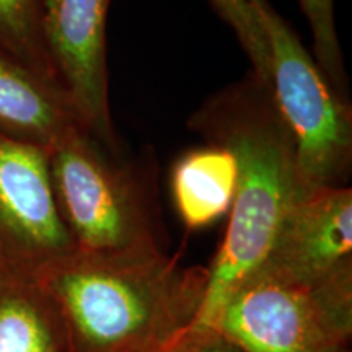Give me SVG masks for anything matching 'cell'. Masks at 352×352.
Instances as JSON below:
<instances>
[{
  "mask_svg": "<svg viewBox=\"0 0 352 352\" xmlns=\"http://www.w3.org/2000/svg\"><path fill=\"white\" fill-rule=\"evenodd\" d=\"M63 320L69 352H168L196 323L208 270L165 246L74 250L38 272Z\"/></svg>",
  "mask_w": 352,
  "mask_h": 352,
  "instance_id": "cell-1",
  "label": "cell"
},
{
  "mask_svg": "<svg viewBox=\"0 0 352 352\" xmlns=\"http://www.w3.org/2000/svg\"><path fill=\"white\" fill-rule=\"evenodd\" d=\"M188 124L206 142L230 148L240 165L227 232L208 267L204 302L192 324L214 328L232 294L266 261L285 215L308 189L271 88L254 74L215 94Z\"/></svg>",
  "mask_w": 352,
  "mask_h": 352,
  "instance_id": "cell-2",
  "label": "cell"
},
{
  "mask_svg": "<svg viewBox=\"0 0 352 352\" xmlns=\"http://www.w3.org/2000/svg\"><path fill=\"white\" fill-rule=\"evenodd\" d=\"M60 219L82 252L164 246L152 164L126 160L85 127L47 151Z\"/></svg>",
  "mask_w": 352,
  "mask_h": 352,
  "instance_id": "cell-3",
  "label": "cell"
},
{
  "mask_svg": "<svg viewBox=\"0 0 352 352\" xmlns=\"http://www.w3.org/2000/svg\"><path fill=\"white\" fill-rule=\"evenodd\" d=\"M267 50V85L296 148L300 183L346 186L352 168V111L267 0H248Z\"/></svg>",
  "mask_w": 352,
  "mask_h": 352,
  "instance_id": "cell-4",
  "label": "cell"
},
{
  "mask_svg": "<svg viewBox=\"0 0 352 352\" xmlns=\"http://www.w3.org/2000/svg\"><path fill=\"white\" fill-rule=\"evenodd\" d=\"M214 329L245 352H346L352 290L307 287L258 270L232 294Z\"/></svg>",
  "mask_w": 352,
  "mask_h": 352,
  "instance_id": "cell-5",
  "label": "cell"
},
{
  "mask_svg": "<svg viewBox=\"0 0 352 352\" xmlns=\"http://www.w3.org/2000/svg\"><path fill=\"white\" fill-rule=\"evenodd\" d=\"M74 250L52 192L47 151L0 132V271L38 274Z\"/></svg>",
  "mask_w": 352,
  "mask_h": 352,
  "instance_id": "cell-6",
  "label": "cell"
},
{
  "mask_svg": "<svg viewBox=\"0 0 352 352\" xmlns=\"http://www.w3.org/2000/svg\"><path fill=\"white\" fill-rule=\"evenodd\" d=\"M111 0H41V32L60 90L82 124L120 148L108 100L107 15Z\"/></svg>",
  "mask_w": 352,
  "mask_h": 352,
  "instance_id": "cell-7",
  "label": "cell"
},
{
  "mask_svg": "<svg viewBox=\"0 0 352 352\" xmlns=\"http://www.w3.org/2000/svg\"><path fill=\"white\" fill-rule=\"evenodd\" d=\"M259 270L307 287L352 290V189L305 192L285 215Z\"/></svg>",
  "mask_w": 352,
  "mask_h": 352,
  "instance_id": "cell-8",
  "label": "cell"
},
{
  "mask_svg": "<svg viewBox=\"0 0 352 352\" xmlns=\"http://www.w3.org/2000/svg\"><path fill=\"white\" fill-rule=\"evenodd\" d=\"M77 127L85 126L59 88L0 54L2 134L50 151Z\"/></svg>",
  "mask_w": 352,
  "mask_h": 352,
  "instance_id": "cell-9",
  "label": "cell"
},
{
  "mask_svg": "<svg viewBox=\"0 0 352 352\" xmlns=\"http://www.w3.org/2000/svg\"><path fill=\"white\" fill-rule=\"evenodd\" d=\"M240 165L230 148L208 142L179 158L171 171V195L189 230H199L230 212Z\"/></svg>",
  "mask_w": 352,
  "mask_h": 352,
  "instance_id": "cell-10",
  "label": "cell"
},
{
  "mask_svg": "<svg viewBox=\"0 0 352 352\" xmlns=\"http://www.w3.org/2000/svg\"><path fill=\"white\" fill-rule=\"evenodd\" d=\"M0 352H69L63 320L36 274L0 271Z\"/></svg>",
  "mask_w": 352,
  "mask_h": 352,
  "instance_id": "cell-11",
  "label": "cell"
},
{
  "mask_svg": "<svg viewBox=\"0 0 352 352\" xmlns=\"http://www.w3.org/2000/svg\"><path fill=\"white\" fill-rule=\"evenodd\" d=\"M0 54L60 90L43 41L41 0H0Z\"/></svg>",
  "mask_w": 352,
  "mask_h": 352,
  "instance_id": "cell-12",
  "label": "cell"
},
{
  "mask_svg": "<svg viewBox=\"0 0 352 352\" xmlns=\"http://www.w3.org/2000/svg\"><path fill=\"white\" fill-rule=\"evenodd\" d=\"M298 3L310 25L316 64L334 90L346 98L347 77L334 21V0H298Z\"/></svg>",
  "mask_w": 352,
  "mask_h": 352,
  "instance_id": "cell-13",
  "label": "cell"
},
{
  "mask_svg": "<svg viewBox=\"0 0 352 352\" xmlns=\"http://www.w3.org/2000/svg\"><path fill=\"white\" fill-rule=\"evenodd\" d=\"M168 352H245L214 328H191Z\"/></svg>",
  "mask_w": 352,
  "mask_h": 352,
  "instance_id": "cell-14",
  "label": "cell"
}]
</instances>
